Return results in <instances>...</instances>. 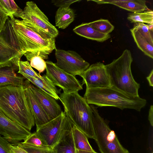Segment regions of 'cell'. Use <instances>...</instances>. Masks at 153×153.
Wrapping results in <instances>:
<instances>
[{
	"mask_svg": "<svg viewBox=\"0 0 153 153\" xmlns=\"http://www.w3.org/2000/svg\"><path fill=\"white\" fill-rule=\"evenodd\" d=\"M0 109L8 118L29 131L34 126V118L28 105L24 86H0Z\"/></svg>",
	"mask_w": 153,
	"mask_h": 153,
	"instance_id": "cell-1",
	"label": "cell"
},
{
	"mask_svg": "<svg viewBox=\"0 0 153 153\" xmlns=\"http://www.w3.org/2000/svg\"><path fill=\"white\" fill-rule=\"evenodd\" d=\"M84 98L88 104L99 107H114L121 110L140 111L146 105V99L126 94L112 87L86 88Z\"/></svg>",
	"mask_w": 153,
	"mask_h": 153,
	"instance_id": "cell-2",
	"label": "cell"
},
{
	"mask_svg": "<svg viewBox=\"0 0 153 153\" xmlns=\"http://www.w3.org/2000/svg\"><path fill=\"white\" fill-rule=\"evenodd\" d=\"M10 20L15 33L26 52L38 53L47 59L48 55L56 49L55 38L22 20L14 18Z\"/></svg>",
	"mask_w": 153,
	"mask_h": 153,
	"instance_id": "cell-3",
	"label": "cell"
},
{
	"mask_svg": "<svg viewBox=\"0 0 153 153\" xmlns=\"http://www.w3.org/2000/svg\"><path fill=\"white\" fill-rule=\"evenodd\" d=\"M59 98L64 106L65 115L87 137L95 140L92 111L85 99L78 92L62 93Z\"/></svg>",
	"mask_w": 153,
	"mask_h": 153,
	"instance_id": "cell-4",
	"label": "cell"
},
{
	"mask_svg": "<svg viewBox=\"0 0 153 153\" xmlns=\"http://www.w3.org/2000/svg\"><path fill=\"white\" fill-rule=\"evenodd\" d=\"M133 61L130 50L126 49L118 58L105 65L111 86L126 94L139 96L140 84L134 80L131 72Z\"/></svg>",
	"mask_w": 153,
	"mask_h": 153,
	"instance_id": "cell-5",
	"label": "cell"
},
{
	"mask_svg": "<svg viewBox=\"0 0 153 153\" xmlns=\"http://www.w3.org/2000/svg\"><path fill=\"white\" fill-rule=\"evenodd\" d=\"M92 111V120L94 140L101 153H130L119 140L108 123L100 115L97 107L90 105Z\"/></svg>",
	"mask_w": 153,
	"mask_h": 153,
	"instance_id": "cell-6",
	"label": "cell"
},
{
	"mask_svg": "<svg viewBox=\"0 0 153 153\" xmlns=\"http://www.w3.org/2000/svg\"><path fill=\"white\" fill-rule=\"evenodd\" d=\"M26 52L8 19L0 33V67L13 66L19 68L20 59Z\"/></svg>",
	"mask_w": 153,
	"mask_h": 153,
	"instance_id": "cell-7",
	"label": "cell"
},
{
	"mask_svg": "<svg viewBox=\"0 0 153 153\" xmlns=\"http://www.w3.org/2000/svg\"><path fill=\"white\" fill-rule=\"evenodd\" d=\"M71 122L62 111L56 118L36 129V132L46 145L53 149Z\"/></svg>",
	"mask_w": 153,
	"mask_h": 153,
	"instance_id": "cell-8",
	"label": "cell"
},
{
	"mask_svg": "<svg viewBox=\"0 0 153 153\" xmlns=\"http://www.w3.org/2000/svg\"><path fill=\"white\" fill-rule=\"evenodd\" d=\"M17 17L53 38H55L59 34L57 29L50 22L47 16L33 1L27 2L23 10Z\"/></svg>",
	"mask_w": 153,
	"mask_h": 153,
	"instance_id": "cell-9",
	"label": "cell"
},
{
	"mask_svg": "<svg viewBox=\"0 0 153 153\" xmlns=\"http://www.w3.org/2000/svg\"><path fill=\"white\" fill-rule=\"evenodd\" d=\"M46 75L55 86L62 88L64 93L78 92L83 89L82 85L74 76L58 67L51 61L46 62Z\"/></svg>",
	"mask_w": 153,
	"mask_h": 153,
	"instance_id": "cell-10",
	"label": "cell"
},
{
	"mask_svg": "<svg viewBox=\"0 0 153 153\" xmlns=\"http://www.w3.org/2000/svg\"><path fill=\"white\" fill-rule=\"evenodd\" d=\"M55 55L56 65L74 76H80L90 66L88 62L74 51L56 49Z\"/></svg>",
	"mask_w": 153,
	"mask_h": 153,
	"instance_id": "cell-11",
	"label": "cell"
},
{
	"mask_svg": "<svg viewBox=\"0 0 153 153\" xmlns=\"http://www.w3.org/2000/svg\"><path fill=\"white\" fill-rule=\"evenodd\" d=\"M86 88H103L111 86L105 65L100 62L89 66L80 76Z\"/></svg>",
	"mask_w": 153,
	"mask_h": 153,
	"instance_id": "cell-12",
	"label": "cell"
},
{
	"mask_svg": "<svg viewBox=\"0 0 153 153\" xmlns=\"http://www.w3.org/2000/svg\"><path fill=\"white\" fill-rule=\"evenodd\" d=\"M31 133L30 131L8 118L0 109V135L9 142L18 145Z\"/></svg>",
	"mask_w": 153,
	"mask_h": 153,
	"instance_id": "cell-13",
	"label": "cell"
},
{
	"mask_svg": "<svg viewBox=\"0 0 153 153\" xmlns=\"http://www.w3.org/2000/svg\"><path fill=\"white\" fill-rule=\"evenodd\" d=\"M30 82L28 86L50 119L52 120L60 115L62 111L56 100Z\"/></svg>",
	"mask_w": 153,
	"mask_h": 153,
	"instance_id": "cell-14",
	"label": "cell"
},
{
	"mask_svg": "<svg viewBox=\"0 0 153 153\" xmlns=\"http://www.w3.org/2000/svg\"><path fill=\"white\" fill-rule=\"evenodd\" d=\"M29 82L27 79L25 80L24 86L25 94L29 108L34 118L36 129H37L51 120L45 111L28 86Z\"/></svg>",
	"mask_w": 153,
	"mask_h": 153,
	"instance_id": "cell-15",
	"label": "cell"
},
{
	"mask_svg": "<svg viewBox=\"0 0 153 153\" xmlns=\"http://www.w3.org/2000/svg\"><path fill=\"white\" fill-rule=\"evenodd\" d=\"M98 4H109L131 11L132 13L142 12L149 10L144 0H90Z\"/></svg>",
	"mask_w": 153,
	"mask_h": 153,
	"instance_id": "cell-16",
	"label": "cell"
},
{
	"mask_svg": "<svg viewBox=\"0 0 153 153\" xmlns=\"http://www.w3.org/2000/svg\"><path fill=\"white\" fill-rule=\"evenodd\" d=\"M19 68L13 66L0 67V86L9 85L24 86L25 79L17 74Z\"/></svg>",
	"mask_w": 153,
	"mask_h": 153,
	"instance_id": "cell-17",
	"label": "cell"
},
{
	"mask_svg": "<svg viewBox=\"0 0 153 153\" xmlns=\"http://www.w3.org/2000/svg\"><path fill=\"white\" fill-rule=\"evenodd\" d=\"M28 80L36 87L51 96L56 100H59L58 95L59 92L56 86L48 78L46 75L44 74L38 79H35L25 74H21Z\"/></svg>",
	"mask_w": 153,
	"mask_h": 153,
	"instance_id": "cell-18",
	"label": "cell"
},
{
	"mask_svg": "<svg viewBox=\"0 0 153 153\" xmlns=\"http://www.w3.org/2000/svg\"><path fill=\"white\" fill-rule=\"evenodd\" d=\"M73 125L72 122L59 142L53 148L54 153H76L73 137Z\"/></svg>",
	"mask_w": 153,
	"mask_h": 153,
	"instance_id": "cell-19",
	"label": "cell"
},
{
	"mask_svg": "<svg viewBox=\"0 0 153 153\" xmlns=\"http://www.w3.org/2000/svg\"><path fill=\"white\" fill-rule=\"evenodd\" d=\"M73 31L78 35L87 39L102 42L111 37L110 34L101 33L91 26L88 23H82L76 27Z\"/></svg>",
	"mask_w": 153,
	"mask_h": 153,
	"instance_id": "cell-20",
	"label": "cell"
},
{
	"mask_svg": "<svg viewBox=\"0 0 153 153\" xmlns=\"http://www.w3.org/2000/svg\"><path fill=\"white\" fill-rule=\"evenodd\" d=\"M75 13L70 7H59L55 16L56 26L59 28L65 29L74 21Z\"/></svg>",
	"mask_w": 153,
	"mask_h": 153,
	"instance_id": "cell-21",
	"label": "cell"
},
{
	"mask_svg": "<svg viewBox=\"0 0 153 153\" xmlns=\"http://www.w3.org/2000/svg\"><path fill=\"white\" fill-rule=\"evenodd\" d=\"M73 137L76 150L94 151L88 140L87 136L74 124L72 128Z\"/></svg>",
	"mask_w": 153,
	"mask_h": 153,
	"instance_id": "cell-22",
	"label": "cell"
},
{
	"mask_svg": "<svg viewBox=\"0 0 153 153\" xmlns=\"http://www.w3.org/2000/svg\"><path fill=\"white\" fill-rule=\"evenodd\" d=\"M130 31L138 47L144 53L152 59L153 58V46L150 44L137 30L133 28Z\"/></svg>",
	"mask_w": 153,
	"mask_h": 153,
	"instance_id": "cell-23",
	"label": "cell"
},
{
	"mask_svg": "<svg viewBox=\"0 0 153 153\" xmlns=\"http://www.w3.org/2000/svg\"><path fill=\"white\" fill-rule=\"evenodd\" d=\"M24 55L27 61L30 62L31 66L36 69L39 74L46 69V62L44 59H46L43 56L38 53L30 52H27Z\"/></svg>",
	"mask_w": 153,
	"mask_h": 153,
	"instance_id": "cell-24",
	"label": "cell"
},
{
	"mask_svg": "<svg viewBox=\"0 0 153 153\" xmlns=\"http://www.w3.org/2000/svg\"><path fill=\"white\" fill-rule=\"evenodd\" d=\"M0 9L11 19L17 17L23 10L13 0H0Z\"/></svg>",
	"mask_w": 153,
	"mask_h": 153,
	"instance_id": "cell-25",
	"label": "cell"
},
{
	"mask_svg": "<svg viewBox=\"0 0 153 153\" xmlns=\"http://www.w3.org/2000/svg\"><path fill=\"white\" fill-rule=\"evenodd\" d=\"M127 19L133 23H146L153 24V11L150 10L144 11L129 13Z\"/></svg>",
	"mask_w": 153,
	"mask_h": 153,
	"instance_id": "cell-26",
	"label": "cell"
},
{
	"mask_svg": "<svg viewBox=\"0 0 153 153\" xmlns=\"http://www.w3.org/2000/svg\"><path fill=\"white\" fill-rule=\"evenodd\" d=\"M88 23L95 30L103 34H109L114 28L107 19H100Z\"/></svg>",
	"mask_w": 153,
	"mask_h": 153,
	"instance_id": "cell-27",
	"label": "cell"
},
{
	"mask_svg": "<svg viewBox=\"0 0 153 153\" xmlns=\"http://www.w3.org/2000/svg\"><path fill=\"white\" fill-rule=\"evenodd\" d=\"M20 143L23 145L39 149H53L45 144L36 132L31 133L23 142H21Z\"/></svg>",
	"mask_w": 153,
	"mask_h": 153,
	"instance_id": "cell-28",
	"label": "cell"
},
{
	"mask_svg": "<svg viewBox=\"0 0 153 153\" xmlns=\"http://www.w3.org/2000/svg\"><path fill=\"white\" fill-rule=\"evenodd\" d=\"M133 28L138 31L150 44L153 46V30L150 29L148 24L136 23Z\"/></svg>",
	"mask_w": 153,
	"mask_h": 153,
	"instance_id": "cell-29",
	"label": "cell"
},
{
	"mask_svg": "<svg viewBox=\"0 0 153 153\" xmlns=\"http://www.w3.org/2000/svg\"><path fill=\"white\" fill-rule=\"evenodd\" d=\"M19 70L18 73L20 74H25L33 78L38 79L42 76L32 68L28 61H20L18 64Z\"/></svg>",
	"mask_w": 153,
	"mask_h": 153,
	"instance_id": "cell-30",
	"label": "cell"
},
{
	"mask_svg": "<svg viewBox=\"0 0 153 153\" xmlns=\"http://www.w3.org/2000/svg\"><path fill=\"white\" fill-rule=\"evenodd\" d=\"M20 144L28 153H54L52 149H39Z\"/></svg>",
	"mask_w": 153,
	"mask_h": 153,
	"instance_id": "cell-31",
	"label": "cell"
},
{
	"mask_svg": "<svg viewBox=\"0 0 153 153\" xmlns=\"http://www.w3.org/2000/svg\"><path fill=\"white\" fill-rule=\"evenodd\" d=\"M80 0H53L51 1V3L56 6L59 7H70L72 4L76 2L80 1Z\"/></svg>",
	"mask_w": 153,
	"mask_h": 153,
	"instance_id": "cell-32",
	"label": "cell"
},
{
	"mask_svg": "<svg viewBox=\"0 0 153 153\" xmlns=\"http://www.w3.org/2000/svg\"><path fill=\"white\" fill-rule=\"evenodd\" d=\"M9 153H28L21 146L20 143L14 145L10 143L9 144Z\"/></svg>",
	"mask_w": 153,
	"mask_h": 153,
	"instance_id": "cell-33",
	"label": "cell"
},
{
	"mask_svg": "<svg viewBox=\"0 0 153 153\" xmlns=\"http://www.w3.org/2000/svg\"><path fill=\"white\" fill-rule=\"evenodd\" d=\"M9 143L0 135V153H9Z\"/></svg>",
	"mask_w": 153,
	"mask_h": 153,
	"instance_id": "cell-34",
	"label": "cell"
},
{
	"mask_svg": "<svg viewBox=\"0 0 153 153\" xmlns=\"http://www.w3.org/2000/svg\"><path fill=\"white\" fill-rule=\"evenodd\" d=\"M8 19V17L0 9V33Z\"/></svg>",
	"mask_w": 153,
	"mask_h": 153,
	"instance_id": "cell-35",
	"label": "cell"
},
{
	"mask_svg": "<svg viewBox=\"0 0 153 153\" xmlns=\"http://www.w3.org/2000/svg\"><path fill=\"white\" fill-rule=\"evenodd\" d=\"M148 120L151 125L153 126V106L151 105L149 111Z\"/></svg>",
	"mask_w": 153,
	"mask_h": 153,
	"instance_id": "cell-36",
	"label": "cell"
},
{
	"mask_svg": "<svg viewBox=\"0 0 153 153\" xmlns=\"http://www.w3.org/2000/svg\"><path fill=\"white\" fill-rule=\"evenodd\" d=\"M149 85L150 86H153V70L152 69L149 75L146 77Z\"/></svg>",
	"mask_w": 153,
	"mask_h": 153,
	"instance_id": "cell-37",
	"label": "cell"
},
{
	"mask_svg": "<svg viewBox=\"0 0 153 153\" xmlns=\"http://www.w3.org/2000/svg\"><path fill=\"white\" fill-rule=\"evenodd\" d=\"M77 153H98L95 151H80L76 150Z\"/></svg>",
	"mask_w": 153,
	"mask_h": 153,
	"instance_id": "cell-38",
	"label": "cell"
},
{
	"mask_svg": "<svg viewBox=\"0 0 153 153\" xmlns=\"http://www.w3.org/2000/svg\"></svg>",
	"mask_w": 153,
	"mask_h": 153,
	"instance_id": "cell-39",
	"label": "cell"
}]
</instances>
